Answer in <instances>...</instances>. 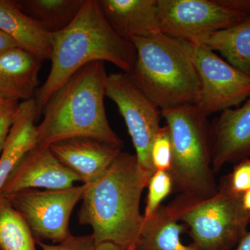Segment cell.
Returning <instances> with one entry per match:
<instances>
[{
  "label": "cell",
  "mask_w": 250,
  "mask_h": 250,
  "mask_svg": "<svg viewBox=\"0 0 250 250\" xmlns=\"http://www.w3.org/2000/svg\"><path fill=\"white\" fill-rule=\"evenodd\" d=\"M94 250H123L116 245L112 243H100L98 246H95Z\"/></svg>",
  "instance_id": "obj_30"
},
{
  "label": "cell",
  "mask_w": 250,
  "mask_h": 250,
  "mask_svg": "<svg viewBox=\"0 0 250 250\" xmlns=\"http://www.w3.org/2000/svg\"><path fill=\"white\" fill-rule=\"evenodd\" d=\"M84 189V184L62 190L29 189L3 197L22 217L36 241L59 243L72 235L70 216Z\"/></svg>",
  "instance_id": "obj_8"
},
{
  "label": "cell",
  "mask_w": 250,
  "mask_h": 250,
  "mask_svg": "<svg viewBox=\"0 0 250 250\" xmlns=\"http://www.w3.org/2000/svg\"><path fill=\"white\" fill-rule=\"evenodd\" d=\"M0 30L42 62L50 60L52 34L22 12L16 1L0 0Z\"/></svg>",
  "instance_id": "obj_17"
},
{
  "label": "cell",
  "mask_w": 250,
  "mask_h": 250,
  "mask_svg": "<svg viewBox=\"0 0 250 250\" xmlns=\"http://www.w3.org/2000/svg\"><path fill=\"white\" fill-rule=\"evenodd\" d=\"M107 76L104 62H90L57 90L36 126V147L43 149L62 140L89 137L123 148V141L112 129L105 110Z\"/></svg>",
  "instance_id": "obj_3"
},
{
  "label": "cell",
  "mask_w": 250,
  "mask_h": 250,
  "mask_svg": "<svg viewBox=\"0 0 250 250\" xmlns=\"http://www.w3.org/2000/svg\"><path fill=\"white\" fill-rule=\"evenodd\" d=\"M35 98L22 102L0 154V190L22 158L37 146Z\"/></svg>",
  "instance_id": "obj_16"
},
{
  "label": "cell",
  "mask_w": 250,
  "mask_h": 250,
  "mask_svg": "<svg viewBox=\"0 0 250 250\" xmlns=\"http://www.w3.org/2000/svg\"><path fill=\"white\" fill-rule=\"evenodd\" d=\"M80 182L62 165L49 148L36 147L22 158L0 190V196L29 189L62 190Z\"/></svg>",
  "instance_id": "obj_11"
},
{
  "label": "cell",
  "mask_w": 250,
  "mask_h": 250,
  "mask_svg": "<svg viewBox=\"0 0 250 250\" xmlns=\"http://www.w3.org/2000/svg\"><path fill=\"white\" fill-rule=\"evenodd\" d=\"M242 206L243 209L250 215V190L243 194L242 197Z\"/></svg>",
  "instance_id": "obj_29"
},
{
  "label": "cell",
  "mask_w": 250,
  "mask_h": 250,
  "mask_svg": "<svg viewBox=\"0 0 250 250\" xmlns=\"http://www.w3.org/2000/svg\"><path fill=\"white\" fill-rule=\"evenodd\" d=\"M147 205L145 210L144 220L150 218L160 207L161 202L173 188L172 179L168 172L156 171L148 182Z\"/></svg>",
  "instance_id": "obj_22"
},
{
  "label": "cell",
  "mask_w": 250,
  "mask_h": 250,
  "mask_svg": "<svg viewBox=\"0 0 250 250\" xmlns=\"http://www.w3.org/2000/svg\"><path fill=\"white\" fill-rule=\"evenodd\" d=\"M236 250H250V233H246L242 238Z\"/></svg>",
  "instance_id": "obj_28"
},
{
  "label": "cell",
  "mask_w": 250,
  "mask_h": 250,
  "mask_svg": "<svg viewBox=\"0 0 250 250\" xmlns=\"http://www.w3.org/2000/svg\"><path fill=\"white\" fill-rule=\"evenodd\" d=\"M42 62L21 47L0 54V99L24 102L35 98Z\"/></svg>",
  "instance_id": "obj_15"
},
{
  "label": "cell",
  "mask_w": 250,
  "mask_h": 250,
  "mask_svg": "<svg viewBox=\"0 0 250 250\" xmlns=\"http://www.w3.org/2000/svg\"><path fill=\"white\" fill-rule=\"evenodd\" d=\"M21 47L14 39L0 30V54L15 47Z\"/></svg>",
  "instance_id": "obj_27"
},
{
  "label": "cell",
  "mask_w": 250,
  "mask_h": 250,
  "mask_svg": "<svg viewBox=\"0 0 250 250\" xmlns=\"http://www.w3.org/2000/svg\"><path fill=\"white\" fill-rule=\"evenodd\" d=\"M19 105L17 100L0 99V154L17 114Z\"/></svg>",
  "instance_id": "obj_24"
},
{
  "label": "cell",
  "mask_w": 250,
  "mask_h": 250,
  "mask_svg": "<svg viewBox=\"0 0 250 250\" xmlns=\"http://www.w3.org/2000/svg\"><path fill=\"white\" fill-rule=\"evenodd\" d=\"M152 175L136 154L121 152L96 181L85 185L79 222L92 229L96 246L112 243L134 250L144 225L140 202Z\"/></svg>",
  "instance_id": "obj_1"
},
{
  "label": "cell",
  "mask_w": 250,
  "mask_h": 250,
  "mask_svg": "<svg viewBox=\"0 0 250 250\" xmlns=\"http://www.w3.org/2000/svg\"><path fill=\"white\" fill-rule=\"evenodd\" d=\"M106 96L116 104L124 118L140 166L152 176L156 170L151 152L154 140L161 127V110L124 72L108 75Z\"/></svg>",
  "instance_id": "obj_10"
},
{
  "label": "cell",
  "mask_w": 250,
  "mask_h": 250,
  "mask_svg": "<svg viewBox=\"0 0 250 250\" xmlns=\"http://www.w3.org/2000/svg\"><path fill=\"white\" fill-rule=\"evenodd\" d=\"M136 250V249H135V250Z\"/></svg>",
  "instance_id": "obj_31"
},
{
  "label": "cell",
  "mask_w": 250,
  "mask_h": 250,
  "mask_svg": "<svg viewBox=\"0 0 250 250\" xmlns=\"http://www.w3.org/2000/svg\"><path fill=\"white\" fill-rule=\"evenodd\" d=\"M170 130L172 185L181 195L210 198L218 190L212 168L210 126L196 105L161 110Z\"/></svg>",
  "instance_id": "obj_5"
},
{
  "label": "cell",
  "mask_w": 250,
  "mask_h": 250,
  "mask_svg": "<svg viewBox=\"0 0 250 250\" xmlns=\"http://www.w3.org/2000/svg\"><path fill=\"white\" fill-rule=\"evenodd\" d=\"M179 210L174 201L167 206H160L150 218L145 220L136 249L201 250L182 243L181 234L185 228L179 224Z\"/></svg>",
  "instance_id": "obj_18"
},
{
  "label": "cell",
  "mask_w": 250,
  "mask_h": 250,
  "mask_svg": "<svg viewBox=\"0 0 250 250\" xmlns=\"http://www.w3.org/2000/svg\"><path fill=\"white\" fill-rule=\"evenodd\" d=\"M49 148L59 162L85 185L96 181L122 152V148L89 137L62 140Z\"/></svg>",
  "instance_id": "obj_13"
},
{
  "label": "cell",
  "mask_w": 250,
  "mask_h": 250,
  "mask_svg": "<svg viewBox=\"0 0 250 250\" xmlns=\"http://www.w3.org/2000/svg\"><path fill=\"white\" fill-rule=\"evenodd\" d=\"M161 31L190 41L250 19V0H159Z\"/></svg>",
  "instance_id": "obj_7"
},
{
  "label": "cell",
  "mask_w": 250,
  "mask_h": 250,
  "mask_svg": "<svg viewBox=\"0 0 250 250\" xmlns=\"http://www.w3.org/2000/svg\"><path fill=\"white\" fill-rule=\"evenodd\" d=\"M27 224L5 197L0 196V250H37Z\"/></svg>",
  "instance_id": "obj_21"
},
{
  "label": "cell",
  "mask_w": 250,
  "mask_h": 250,
  "mask_svg": "<svg viewBox=\"0 0 250 250\" xmlns=\"http://www.w3.org/2000/svg\"><path fill=\"white\" fill-rule=\"evenodd\" d=\"M36 244L42 250H94L96 246L92 234L86 236L72 234L63 241L55 245L46 244L41 241H36Z\"/></svg>",
  "instance_id": "obj_25"
},
{
  "label": "cell",
  "mask_w": 250,
  "mask_h": 250,
  "mask_svg": "<svg viewBox=\"0 0 250 250\" xmlns=\"http://www.w3.org/2000/svg\"><path fill=\"white\" fill-rule=\"evenodd\" d=\"M200 81L196 106L205 117L238 107L250 98V77L237 70L217 54L182 40Z\"/></svg>",
  "instance_id": "obj_9"
},
{
  "label": "cell",
  "mask_w": 250,
  "mask_h": 250,
  "mask_svg": "<svg viewBox=\"0 0 250 250\" xmlns=\"http://www.w3.org/2000/svg\"><path fill=\"white\" fill-rule=\"evenodd\" d=\"M136 50L127 73L161 110L196 105L200 81L182 41L162 32L129 39Z\"/></svg>",
  "instance_id": "obj_4"
},
{
  "label": "cell",
  "mask_w": 250,
  "mask_h": 250,
  "mask_svg": "<svg viewBox=\"0 0 250 250\" xmlns=\"http://www.w3.org/2000/svg\"><path fill=\"white\" fill-rule=\"evenodd\" d=\"M22 12L50 34L67 27L79 14L85 0H19Z\"/></svg>",
  "instance_id": "obj_20"
},
{
  "label": "cell",
  "mask_w": 250,
  "mask_h": 250,
  "mask_svg": "<svg viewBox=\"0 0 250 250\" xmlns=\"http://www.w3.org/2000/svg\"><path fill=\"white\" fill-rule=\"evenodd\" d=\"M242 197L231 190L225 177L210 198L200 200L180 195L174 200L179 220L190 228L193 246L201 250H226L241 241L250 221Z\"/></svg>",
  "instance_id": "obj_6"
},
{
  "label": "cell",
  "mask_w": 250,
  "mask_h": 250,
  "mask_svg": "<svg viewBox=\"0 0 250 250\" xmlns=\"http://www.w3.org/2000/svg\"><path fill=\"white\" fill-rule=\"evenodd\" d=\"M105 17L120 37L129 41L161 32L159 0H100Z\"/></svg>",
  "instance_id": "obj_14"
},
{
  "label": "cell",
  "mask_w": 250,
  "mask_h": 250,
  "mask_svg": "<svg viewBox=\"0 0 250 250\" xmlns=\"http://www.w3.org/2000/svg\"><path fill=\"white\" fill-rule=\"evenodd\" d=\"M135 59L134 45L115 32L99 0H85L73 21L62 30L52 34V66L35 95L38 116L55 92L87 64L107 62L129 73Z\"/></svg>",
  "instance_id": "obj_2"
},
{
  "label": "cell",
  "mask_w": 250,
  "mask_h": 250,
  "mask_svg": "<svg viewBox=\"0 0 250 250\" xmlns=\"http://www.w3.org/2000/svg\"><path fill=\"white\" fill-rule=\"evenodd\" d=\"M152 161L156 171L168 172L172 161V143L170 130L167 125L161 126L156 134L152 147Z\"/></svg>",
  "instance_id": "obj_23"
},
{
  "label": "cell",
  "mask_w": 250,
  "mask_h": 250,
  "mask_svg": "<svg viewBox=\"0 0 250 250\" xmlns=\"http://www.w3.org/2000/svg\"><path fill=\"white\" fill-rule=\"evenodd\" d=\"M212 168L218 172L226 164L250 156V98L241 106L221 112L210 126Z\"/></svg>",
  "instance_id": "obj_12"
},
{
  "label": "cell",
  "mask_w": 250,
  "mask_h": 250,
  "mask_svg": "<svg viewBox=\"0 0 250 250\" xmlns=\"http://www.w3.org/2000/svg\"><path fill=\"white\" fill-rule=\"evenodd\" d=\"M187 41L218 52L229 64L250 77V19Z\"/></svg>",
  "instance_id": "obj_19"
},
{
  "label": "cell",
  "mask_w": 250,
  "mask_h": 250,
  "mask_svg": "<svg viewBox=\"0 0 250 250\" xmlns=\"http://www.w3.org/2000/svg\"><path fill=\"white\" fill-rule=\"evenodd\" d=\"M227 179L231 190L237 194L243 195L250 190V159L240 161Z\"/></svg>",
  "instance_id": "obj_26"
}]
</instances>
